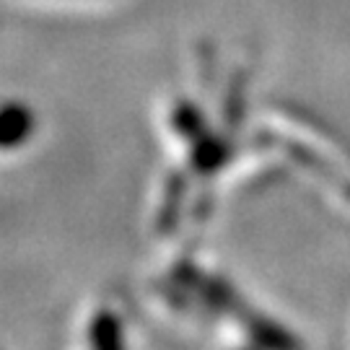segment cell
Segmentation results:
<instances>
[{
  "label": "cell",
  "mask_w": 350,
  "mask_h": 350,
  "mask_svg": "<svg viewBox=\"0 0 350 350\" xmlns=\"http://www.w3.org/2000/svg\"><path fill=\"white\" fill-rule=\"evenodd\" d=\"M29 130H31V117L21 107L0 109V148L18 146V140L29 135Z\"/></svg>",
  "instance_id": "6da1fadb"
}]
</instances>
